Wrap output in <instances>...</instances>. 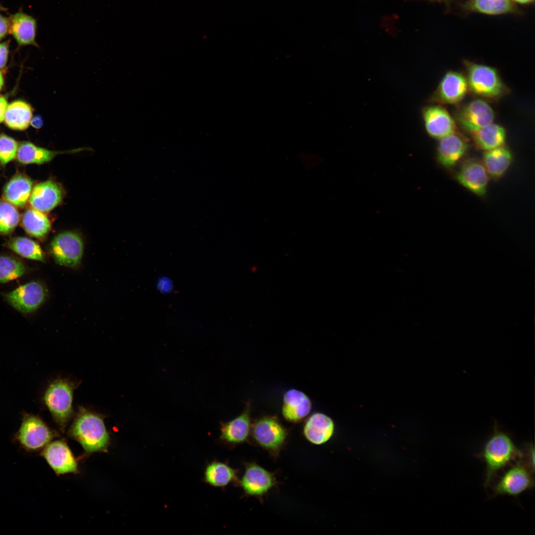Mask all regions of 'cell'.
Instances as JSON below:
<instances>
[{
  "mask_svg": "<svg viewBox=\"0 0 535 535\" xmlns=\"http://www.w3.org/2000/svg\"><path fill=\"white\" fill-rule=\"evenodd\" d=\"M521 456L511 436L499 429L495 423L493 432L485 443L481 455L485 464L484 487L488 488L499 470Z\"/></svg>",
  "mask_w": 535,
  "mask_h": 535,
  "instance_id": "2",
  "label": "cell"
},
{
  "mask_svg": "<svg viewBox=\"0 0 535 535\" xmlns=\"http://www.w3.org/2000/svg\"><path fill=\"white\" fill-rule=\"evenodd\" d=\"M333 431L332 420L321 413H315L310 416L303 427L306 439L315 445H321L327 442L332 436Z\"/></svg>",
  "mask_w": 535,
  "mask_h": 535,
  "instance_id": "20",
  "label": "cell"
},
{
  "mask_svg": "<svg viewBox=\"0 0 535 535\" xmlns=\"http://www.w3.org/2000/svg\"><path fill=\"white\" fill-rule=\"evenodd\" d=\"M423 117L426 129L432 137L441 139L455 133L453 119L444 108L431 106L425 109Z\"/></svg>",
  "mask_w": 535,
  "mask_h": 535,
  "instance_id": "16",
  "label": "cell"
},
{
  "mask_svg": "<svg viewBox=\"0 0 535 535\" xmlns=\"http://www.w3.org/2000/svg\"><path fill=\"white\" fill-rule=\"evenodd\" d=\"M21 223L29 235L39 239L45 237L51 226L48 217L43 212L33 208L27 209L25 212Z\"/></svg>",
  "mask_w": 535,
  "mask_h": 535,
  "instance_id": "29",
  "label": "cell"
},
{
  "mask_svg": "<svg viewBox=\"0 0 535 535\" xmlns=\"http://www.w3.org/2000/svg\"><path fill=\"white\" fill-rule=\"evenodd\" d=\"M33 189V182L25 175H14L5 185L3 193L4 199L18 207H24L29 199Z\"/></svg>",
  "mask_w": 535,
  "mask_h": 535,
  "instance_id": "24",
  "label": "cell"
},
{
  "mask_svg": "<svg viewBox=\"0 0 535 535\" xmlns=\"http://www.w3.org/2000/svg\"><path fill=\"white\" fill-rule=\"evenodd\" d=\"M311 409L312 402L303 392L291 389L284 393L282 414L286 421L293 423H299L309 415Z\"/></svg>",
  "mask_w": 535,
  "mask_h": 535,
  "instance_id": "17",
  "label": "cell"
},
{
  "mask_svg": "<svg viewBox=\"0 0 535 535\" xmlns=\"http://www.w3.org/2000/svg\"><path fill=\"white\" fill-rule=\"evenodd\" d=\"M468 12L496 15L517 12L511 0H468L463 6Z\"/></svg>",
  "mask_w": 535,
  "mask_h": 535,
  "instance_id": "26",
  "label": "cell"
},
{
  "mask_svg": "<svg viewBox=\"0 0 535 535\" xmlns=\"http://www.w3.org/2000/svg\"><path fill=\"white\" fill-rule=\"evenodd\" d=\"M19 214L14 205L3 200H0V234L6 235L11 233L19 223Z\"/></svg>",
  "mask_w": 535,
  "mask_h": 535,
  "instance_id": "32",
  "label": "cell"
},
{
  "mask_svg": "<svg viewBox=\"0 0 535 535\" xmlns=\"http://www.w3.org/2000/svg\"><path fill=\"white\" fill-rule=\"evenodd\" d=\"M9 31L20 45L37 46V25L36 19L22 12L12 15L9 20Z\"/></svg>",
  "mask_w": 535,
  "mask_h": 535,
  "instance_id": "22",
  "label": "cell"
},
{
  "mask_svg": "<svg viewBox=\"0 0 535 535\" xmlns=\"http://www.w3.org/2000/svg\"><path fill=\"white\" fill-rule=\"evenodd\" d=\"M468 88L467 79L460 73L447 72L442 79L437 91L440 101L446 104H456L465 96Z\"/></svg>",
  "mask_w": 535,
  "mask_h": 535,
  "instance_id": "19",
  "label": "cell"
},
{
  "mask_svg": "<svg viewBox=\"0 0 535 535\" xmlns=\"http://www.w3.org/2000/svg\"><path fill=\"white\" fill-rule=\"evenodd\" d=\"M468 86L476 94L484 97H499L504 86L496 70L493 67L474 63L467 65Z\"/></svg>",
  "mask_w": 535,
  "mask_h": 535,
  "instance_id": "7",
  "label": "cell"
},
{
  "mask_svg": "<svg viewBox=\"0 0 535 535\" xmlns=\"http://www.w3.org/2000/svg\"><path fill=\"white\" fill-rule=\"evenodd\" d=\"M527 464L529 465L531 469L534 472L535 470V453L534 447L532 444H529L527 447Z\"/></svg>",
  "mask_w": 535,
  "mask_h": 535,
  "instance_id": "35",
  "label": "cell"
},
{
  "mask_svg": "<svg viewBox=\"0 0 535 535\" xmlns=\"http://www.w3.org/2000/svg\"><path fill=\"white\" fill-rule=\"evenodd\" d=\"M534 473L520 457L496 483L493 488L494 495L516 496L531 489L534 485Z\"/></svg>",
  "mask_w": 535,
  "mask_h": 535,
  "instance_id": "8",
  "label": "cell"
},
{
  "mask_svg": "<svg viewBox=\"0 0 535 535\" xmlns=\"http://www.w3.org/2000/svg\"><path fill=\"white\" fill-rule=\"evenodd\" d=\"M239 471L226 462L213 460L206 465L203 481L212 486L223 488L230 483L237 485Z\"/></svg>",
  "mask_w": 535,
  "mask_h": 535,
  "instance_id": "21",
  "label": "cell"
},
{
  "mask_svg": "<svg viewBox=\"0 0 535 535\" xmlns=\"http://www.w3.org/2000/svg\"><path fill=\"white\" fill-rule=\"evenodd\" d=\"M74 385L68 380L57 379L48 386L44 400L53 418L64 431L72 413Z\"/></svg>",
  "mask_w": 535,
  "mask_h": 535,
  "instance_id": "4",
  "label": "cell"
},
{
  "mask_svg": "<svg viewBox=\"0 0 535 535\" xmlns=\"http://www.w3.org/2000/svg\"><path fill=\"white\" fill-rule=\"evenodd\" d=\"M17 142L5 134H0V163L5 165L13 160L17 156Z\"/></svg>",
  "mask_w": 535,
  "mask_h": 535,
  "instance_id": "33",
  "label": "cell"
},
{
  "mask_svg": "<svg viewBox=\"0 0 535 535\" xmlns=\"http://www.w3.org/2000/svg\"><path fill=\"white\" fill-rule=\"evenodd\" d=\"M55 435L39 417L25 413L15 437L23 448L35 451L44 449Z\"/></svg>",
  "mask_w": 535,
  "mask_h": 535,
  "instance_id": "5",
  "label": "cell"
},
{
  "mask_svg": "<svg viewBox=\"0 0 535 535\" xmlns=\"http://www.w3.org/2000/svg\"><path fill=\"white\" fill-rule=\"evenodd\" d=\"M80 148L64 151H54L37 146L29 142H23L18 146L17 159L23 164H42L51 161L59 154H71L87 150Z\"/></svg>",
  "mask_w": 535,
  "mask_h": 535,
  "instance_id": "23",
  "label": "cell"
},
{
  "mask_svg": "<svg viewBox=\"0 0 535 535\" xmlns=\"http://www.w3.org/2000/svg\"><path fill=\"white\" fill-rule=\"evenodd\" d=\"M3 85V78L1 73L0 72V91L1 90Z\"/></svg>",
  "mask_w": 535,
  "mask_h": 535,
  "instance_id": "41",
  "label": "cell"
},
{
  "mask_svg": "<svg viewBox=\"0 0 535 535\" xmlns=\"http://www.w3.org/2000/svg\"><path fill=\"white\" fill-rule=\"evenodd\" d=\"M83 249L81 238L72 231L58 234L50 245V252L55 262L61 266L71 268L80 264Z\"/></svg>",
  "mask_w": 535,
  "mask_h": 535,
  "instance_id": "9",
  "label": "cell"
},
{
  "mask_svg": "<svg viewBox=\"0 0 535 535\" xmlns=\"http://www.w3.org/2000/svg\"><path fill=\"white\" fill-rule=\"evenodd\" d=\"M471 134L477 147L485 151L503 146L506 139L504 128L493 123Z\"/></svg>",
  "mask_w": 535,
  "mask_h": 535,
  "instance_id": "27",
  "label": "cell"
},
{
  "mask_svg": "<svg viewBox=\"0 0 535 535\" xmlns=\"http://www.w3.org/2000/svg\"><path fill=\"white\" fill-rule=\"evenodd\" d=\"M8 54V44L0 43V69L4 67L7 62Z\"/></svg>",
  "mask_w": 535,
  "mask_h": 535,
  "instance_id": "34",
  "label": "cell"
},
{
  "mask_svg": "<svg viewBox=\"0 0 535 535\" xmlns=\"http://www.w3.org/2000/svg\"><path fill=\"white\" fill-rule=\"evenodd\" d=\"M514 3H517L521 4H528L532 3L534 1V0H511Z\"/></svg>",
  "mask_w": 535,
  "mask_h": 535,
  "instance_id": "40",
  "label": "cell"
},
{
  "mask_svg": "<svg viewBox=\"0 0 535 535\" xmlns=\"http://www.w3.org/2000/svg\"><path fill=\"white\" fill-rule=\"evenodd\" d=\"M288 435V430L276 416H264L252 422V439L275 459L284 447Z\"/></svg>",
  "mask_w": 535,
  "mask_h": 535,
  "instance_id": "3",
  "label": "cell"
},
{
  "mask_svg": "<svg viewBox=\"0 0 535 535\" xmlns=\"http://www.w3.org/2000/svg\"><path fill=\"white\" fill-rule=\"evenodd\" d=\"M68 434L87 453L107 451L109 444V436L102 417L84 408H80Z\"/></svg>",
  "mask_w": 535,
  "mask_h": 535,
  "instance_id": "1",
  "label": "cell"
},
{
  "mask_svg": "<svg viewBox=\"0 0 535 535\" xmlns=\"http://www.w3.org/2000/svg\"><path fill=\"white\" fill-rule=\"evenodd\" d=\"M6 246L23 258L45 262V257L42 248L37 242L30 238L14 237L7 242Z\"/></svg>",
  "mask_w": 535,
  "mask_h": 535,
  "instance_id": "30",
  "label": "cell"
},
{
  "mask_svg": "<svg viewBox=\"0 0 535 535\" xmlns=\"http://www.w3.org/2000/svg\"><path fill=\"white\" fill-rule=\"evenodd\" d=\"M456 178L469 191L482 196L486 191L490 177L482 161L471 159L462 164Z\"/></svg>",
  "mask_w": 535,
  "mask_h": 535,
  "instance_id": "13",
  "label": "cell"
},
{
  "mask_svg": "<svg viewBox=\"0 0 535 535\" xmlns=\"http://www.w3.org/2000/svg\"><path fill=\"white\" fill-rule=\"evenodd\" d=\"M26 271V266L20 260L10 256L0 255V283L13 280Z\"/></svg>",
  "mask_w": 535,
  "mask_h": 535,
  "instance_id": "31",
  "label": "cell"
},
{
  "mask_svg": "<svg viewBox=\"0 0 535 535\" xmlns=\"http://www.w3.org/2000/svg\"><path fill=\"white\" fill-rule=\"evenodd\" d=\"M512 160L510 151L502 146L485 151L482 162L489 177L498 179L507 171Z\"/></svg>",
  "mask_w": 535,
  "mask_h": 535,
  "instance_id": "25",
  "label": "cell"
},
{
  "mask_svg": "<svg viewBox=\"0 0 535 535\" xmlns=\"http://www.w3.org/2000/svg\"><path fill=\"white\" fill-rule=\"evenodd\" d=\"M7 107V102L3 97L0 96V123L3 121Z\"/></svg>",
  "mask_w": 535,
  "mask_h": 535,
  "instance_id": "38",
  "label": "cell"
},
{
  "mask_svg": "<svg viewBox=\"0 0 535 535\" xmlns=\"http://www.w3.org/2000/svg\"><path fill=\"white\" fill-rule=\"evenodd\" d=\"M251 403L248 402L243 412L227 422H220L218 441L224 446L233 448L248 442L251 437L252 421Z\"/></svg>",
  "mask_w": 535,
  "mask_h": 535,
  "instance_id": "10",
  "label": "cell"
},
{
  "mask_svg": "<svg viewBox=\"0 0 535 535\" xmlns=\"http://www.w3.org/2000/svg\"><path fill=\"white\" fill-rule=\"evenodd\" d=\"M46 296L45 286L36 281L22 285L4 295L8 303L23 314H30L37 310L44 303Z\"/></svg>",
  "mask_w": 535,
  "mask_h": 535,
  "instance_id": "11",
  "label": "cell"
},
{
  "mask_svg": "<svg viewBox=\"0 0 535 535\" xmlns=\"http://www.w3.org/2000/svg\"><path fill=\"white\" fill-rule=\"evenodd\" d=\"M41 455L57 475L78 472L77 463L63 440L51 441L43 449Z\"/></svg>",
  "mask_w": 535,
  "mask_h": 535,
  "instance_id": "14",
  "label": "cell"
},
{
  "mask_svg": "<svg viewBox=\"0 0 535 535\" xmlns=\"http://www.w3.org/2000/svg\"><path fill=\"white\" fill-rule=\"evenodd\" d=\"M9 23L7 19L0 15V41L9 31Z\"/></svg>",
  "mask_w": 535,
  "mask_h": 535,
  "instance_id": "36",
  "label": "cell"
},
{
  "mask_svg": "<svg viewBox=\"0 0 535 535\" xmlns=\"http://www.w3.org/2000/svg\"><path fill=\"white\" fill-rule=\"evenodd\" d=\"M170 281L167 278H162L158 282V287L163 292H169L171 289Z\"/></svg>",
  "mask_w": 535,
  "mask_h": 535,
  "instance_id": "37",
  "label": "cell"
},
{
  "mask_svg": "<svg viewBox=\"0 0 535 535\" xmlns=\"http://www.w3.org/2000/svg\"><path fill=\"white\" fill-rule=\"evenodd\" d=\"M456 118L464 129L471 133L492 123L494 113L485 101L478 99L461 108L457 113Z\"/></svg>",
  "mask_w": 535,
  "mask_h": 535,
  "instance_id": "12",
  "label": "cell"
},
{
  "mask_svg": "<svg viewBox=\"0 0 535 535\" xmlns=\"http://www.w3.org/2000/svg\"><path fill=\"white\" fill-rule=\"evenodd\" d=\"M30 124L33 127L35 128H40L42 127L43 124V119L40 116H36L33 118H32Z\"/></svg>",
  "mask_w": 535,
  "mask_h": 535,
  "instance_id": "39",
  "label": "cell"
},
{
  "mask_svg": "<svg viewBox=\"0 0 535 535\" xmlns=\"http://www.w3.org/2000/svg\"><path fill=\"white\" fill-rule=\"evenodd\" d=\"M62 198L63 191L59 185L53 181L47 180L35 185L29 201L33 209L47 213L57 206Z\"/></svg>",
  "mask_w": 535,
  "mask_h": 535,
  "instance_id": "15",
  "label": "cell"
},
{
  "mask_svg": "<svg viewBox=\"0 0 535 535\" xmlns=\"http://www.w3.org/2000/svg\"><path fill=\"white\" fill-rule=\"evenodd\" d=\"M32 117V109L28 104L22 101H15L7 106L4 120L10 128L23 130L27 129Z\"/></svg>",
  "mask_w": 535,
  "mask_h": 535,
  "instance_id": "28",
  "label": "cell"
},
{
  "mask_svg": "<svg viewBox=\"0 0 535 535\" xmlns=\"http://www.w3.org/2000/svg\"><path fill=\"white\" fill-rule=\"evenodd\" d=\"M0 9H1V7H0Z\"/></svg>",
  "mask_w": 535,
  "mask_h": 535,
  "instance_id": "42",
  "label": "cell"
},
{
  "mask_svg": "<svg viewBox=\"0 0 535 535\" xmlns=\"http://www.w3.org/2000/svg\"><path fill=\"white\" fill-rule=\"evenodd\" d=\"M468 148L467 142L454 133L440 139L437 151V160L443 167L451 168L462 159Z\"/></svg>",
  "mask_w": 535,
  "mask_h": 535,
  "instance_id": "18",
  "label": "cell"
},
{
  "mask_svg": "<svg viewBox=\"0 0 535 535\" xmlns=\"http://www.w3.org/2000/svg\"><path fill=\"white\" fill-rule=\"evenodd\" d=\"M243 476L236 486L240 487L245 496H253L261 501L271 489L276 487L278 482L274 473L255 462H246Z\"/></svg>",
  "mask_w": 535,
  "mask_h": 535,
  "instance_id": "6",
  "label": "cell"
}]
</instances>
